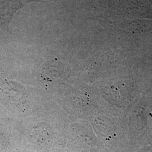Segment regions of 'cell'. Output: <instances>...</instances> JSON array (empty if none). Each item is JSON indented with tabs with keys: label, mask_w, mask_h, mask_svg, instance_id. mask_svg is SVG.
<instances>
[{
	"label": "cell",
	"mask_w": 152,
	"mask_h": 152,
	"mask_svg": "<svg viewBox=\"0 0 152 152\" xmlns=\"http://www.w3.org/2000/svg\"><path fill=\"white\" fill-rule=\"evenodd\" d=\"M65 68L63 64L55 61L45 65L42 69V77L50 82L56 81L63 78L65 76Z\"/></svg>",
	"instance_id": "cell-1"
},
{
	"label": "cell",
	"mask_w": 152,
	"mask_h": 152,
	"mask_svg": "<svg viewBox=\"0 0 152 152\" xmlns=\"http://www.w3.org/2000/svg\"><path fill=\"white\" fill-rule=\"evenodd\" d=\"M16 1H6L4 4L0 5V18H2V20L7 23L11 20L12 16L15 12L21 7L20 3L16 4Z\"/></svg>",
	"instance_id": "cell-2"
}]
</instances>
